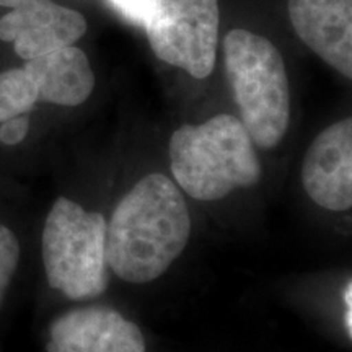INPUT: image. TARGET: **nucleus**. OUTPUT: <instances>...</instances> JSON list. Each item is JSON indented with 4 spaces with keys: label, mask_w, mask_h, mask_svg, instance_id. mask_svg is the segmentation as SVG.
<instances>
[{
    "label": "nucleus",
    "mask_w": 352,
    "mask_h": 352,
    "mask_svg": "<svg viewBox=\"0 0 352 352\" xmlns=\"http://www.w3.org/2000/svg\"><path fill=\"white\" fill-rule=\"evenodd\" d=\"M189 235L191 215L176 183L162 173L145 175L107 223L104 258L126 283H152L182 256Z\"/></svg>",
    "instance_id": "obj_1"
},
{
    "label": "nucleus",
    "mask_w": 352,
    "mask_h": 352,
    "mask_svg": "<svg viewBox=\"0 0 352 352\" xmlns=\"http://www.w3.org/2000/svg\"><path fill=\"white\" fill-rule=\"evenodd\" d=\"M170 165L176 184L199 201L223 199L261 178L253 140L232 114L176 129L170 139Z\"/></svg>",
    "instance_id": "obj_2"
},
{
    "label": "nucleus",
    "mask_w": 352,
    "mask_h": 352,
    "mask_svg": "<svg viewBox=\"0 0 352 352\" xmlns=\"http://www.w3.org/2000/svg\"><path fill=\"white\" fill-rule=\"evenodd\" d=\"M226 72L240 121L259 148H274L290 121V88L280 51L248 30H232L223 39Z\"/></svg>",
    "instance_id": "obj_3"
},
{
    "label": "nucleus",
    "mask_w": 352,
    "mask_h": 352,
    "mask_svg": "<svg viewBox=\"0 0 352 352\" xmlns=\"http://www.w3.org/2000/svg\"><path fill=\"white\" fill-rule=\"evenodd\" d=\"M107 219L57 197L43 228L41 250L47 283L72 300L98 297L109 284L104 258Z\"/></svg>",
    "instance_id": "obj_4"
},
{
    "label": "nucleus",
    "mask_w": 352,
    "mask_h": 352,
    "mask_svg": "<svg viewBox=\"0 0 352 352\" xmlns=\"http://www.w3.org/2000/svg\"><path fill=\"white\" fill-rule=\"evenodd\" d=\"M140 21L158 59L195 78L210 76L219 38L217 0H151Z\"/></svg>",
    "instance_id": "obj_5"
},
{
    "label": "nucleus",
    "mask_w": 352,
    "mask_h": 352,
    "mask_svg": "<svg viewBox=\"0 0 352 352\" xmlns=\"http://www.w3.org/2000/svg\"><path fill=\"white\" fill-rule=\"evenodd\" d=\"M302 183L314 202L344 212L352 206V120L334 122L316 135L302 164Z\"/></svg>",
    "instance_id": "obj_6"
},
{
    "label": "nucleus",
    "mask_w": 352,
    "mask_h": 352,
    "mask_svg": "<svg viewBox=\"0 0 352 352\" xmlns=\"http://www.w3.org/2000/svg\"><path fill=\"white\" fill-rule=\"evenodd\" d=\"M87 32L82 13L52 0H32L0 19V39L13 43L21 59L72 46Z\"/></svg>",
    "instance_id": "obj_7"
},
{
    "label": "nucleus",
    "mask_w": 352,
    "mask_h": 352,
    "mask_svg": "<svg viewBox=\"0 0 352 352\" xmlns=\"http://www.w3.org/2000/svg\"><path fill=\"white\" fill-rule=\"evenodd\" d=\"M289 16L315 54L352 77V0H289Z\"/></svg>",
    "instance_id": "obj_8"
},
{
    "label": "nucleus",
    "mask_w": 352,
    "mask_h": 352,
    "mask_svg": "<svg viewBox=\"0 0 352 352\" xmlns=\"http://www.w3.org/2000/svg\"><path fill=\"white\" fill-rule=\"evenodd\" d=\"M23 69L38 88V101L78 107L95 88V74L88 57L74 44L26 60Z\"/></svg>",
    "instance_id": "obj_9"
},
{
    "label": "nucleus",
    "mask_w": 352,
    "mask_h": 352,
    "mask_svg": "<svg viewBox=\"0 0 352 352\" xmlns=\"http://www.w3.org/2000/svg\"><path fill=\"white\" fill-rule=\"evenodd\" d=\"M122 316L107 307L76 308L52 321L51 341L47 352H94L100 334L113 324L120 323Z\"/></svg>",
    "instance_id": "obj_10"
},
{
    "label": "nucleus",
    "mask_w": 352,
    "mask_h": 352,
    "mask_svg": "<svg viewBox=\"0 0 352 352\" xmlns=\"http://www.w3.org/2000/svg\"><path fill=\"white\" fill-rule=\"evenodd\" d=\"M38 101V88L25 69L0 72V122L28 113Z\"/></svg>",
    "instance_id": "obj_11"
},
{
    "label": "nucleus",
    "mask_w": 352,
    "mask_h": 352,
    "mask_svg": "<svg viewBox=\"0 0 352 352\" xmlns=\"http://www.w3.org/2000/svg\"><path fill=\"white\" fill-rule=\"evenodd\" d=\"M20 263V243L7 226L0 223V308Z\"/></svg>",
    "instance_id": "obj_12"
},
{
    "label": "nucleus",
    "mask_w": 352,
    "mask_h": 352,
    "mask_svg": "<svg viewBox=\"0 0 352 352\" xmlns=\"http://www.w3.org/2000/svg\"><path fill=\"white\" fill-rule=\"evenodd\" d=\"M30 131V120L25 114L10 118V120L3 121L0 126V142L6 145H16L23 142Z\"/></svg>",
    "instance_id": "obj_13"
},
{
    "label": "nucleus",
    "mask_w": 352,
    "mask_h": 352,
    "mask_svg": "<svg viewBox=\"0 0 352 352\" xmlns=\"http://www.w3.org/2000/svg\"><path fill=\"white\" fill-rule=\"evenodd\" d=\"M113 2L116 3V6L121 8V12H124L127 16L140 21L151 0H113Z\"/></svg>",
    "instance_id": "obj_14"
},
{
    "label": "nucleus",
    "mask_w": 352,
    "mask_h": 352,
    "mask_svg": "<svg viewBox=\"0 0 352 352\" xmlns=\"http://www.w3.org/2000/svg\"><path fill=\"white\" fill-rule=\"evenodd\" d=\"M342 302H344V328L347 338H352V283L347 280L344 290H342Z\"/></svg>",
    "instance_id": "obj_15"
},
{
    "label": "nucleus",
    "mask_w": 352,
    "mask_h": 352,
    "mask_svg": "<svg viewBox=\"0 0 352 352\" xmlns=\"http://www.w3.org/2000/svg\"><path fill=\"white\" fill-rule=\"evenodd\" d=\"M32 2V0H0V7H8V8H16L25 6V3Z\"/></svg>",
    "instance_id": "obj_16"
}]
</instances>
